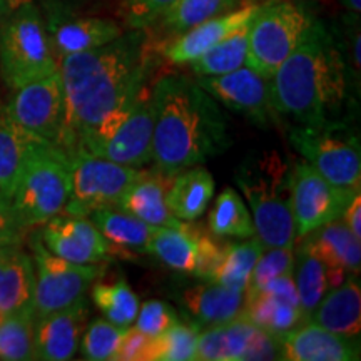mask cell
<instances>
[{"instance_id":"obj_1","label":"cell","mask_w":361,"mask_h":361,"mask_svg":"<svg viewBox=\"0 0 361 361\" xmlns=\"http://www.w3.org/2000/svg\"><path fill=\"white\" fill-rule=\"evenodd\" d=\"M154 52L146 30L130 29L109 44L59 61L66 99L62 149L67 154L78 151L90 130L154 75Z\"/></svg>"},{"instance_id":"obj_2","label":"cell","mask_w":361,"mask_h":361,"mask_svg":"<svg viewBox=\"0 0 361 361\" xmlns=\"http://www.w3.org/2000/svg\"><path fill=\"white\" fill-rule=\"evenodd\" d=\"M152 162L173 178L223 154L231 146L228 117L196 80L178 72L154 79Z\"/></svg>"},{"instance_id":"obj_3","label":"cell","mask_w":361,"mask_h":361,"mask_svg":"<svg viewBox=\"0 0 361 361\" xmlns=\"http://www.w3.org/2000/svg\"><path fill=\"white\" fill-rule=\"evenodd\" d=\"M269 89L278 114L296 126L345 119L346 64L323 24L313 20L301 44L269 79Z\"/></svg>"},{"instance_id":"obj_4","label":"cell","mask_w":361,"mask_h":361,"mask_svg":"<svg viewBox=\"0 0 361 361\" xmlns=\"http://www.w3.org/2000/svg\"><path fill=\"white\" fill-rule=\"evenodd\" d=\"M295 162L278 151L247 156L234 174L251 207L256 234L264 250L295 246L291 176Z\"/></svg>"},{"instance_id":"obj_5","label":"cell","mask_w":361,"mask_h":361,"mask_svg":"<svg viewBox=\"0 0 361 361\" xmlns=\"http://www.w3.org/2000/svg\"><path fill=\"white\" fill-rule=\"evenodd\" d=\"M154 79L149 78L129 102L102 119L79 142L78 151L135 169L152 162Z\"/></svg>"},{"instance_id":"obj_6","label":"cell","mask_w":361,"mask_h":361,"mask_svg":"<svg viewBox=\"0 0 361 361\" xmlns=\"http://www.w3.org/2000/svg\"><path fill=\"white\" fill-rule=\"evenodd\" d=\"M71 194V161L64 149L44 142L22 168L8 202L24 229L62 213Z\"/></svg>"},{"instance_id":"obj_7","label":"cell","mask_w":361,"mask_h":361,"mask_svg":"<svg viewBox=\"0 0 361 361\" xmlns=\"http://www.w3.org/2000/svg\"><path fill=\"white\" fill-rule=\"evenodd\" d=\"M59 71L42 17L34 4L8 8L0 20V75L11 89Z\"/></svg>"},{"instance_id":"obj_8","label":"cell","mask_w":361,"mask_h":361,"mask_svg":"<svg viewBox=\"0 0 361 361\" xmlns=\"http://www.w3.org/2000/svg\"><path fill=\"white\" fill-rule=\"evenodd\" d=\"M290 142L324 179L335 186L360 191V137L348 119H335L314 126H295Z\"/></svg>"},{"instance_id":"obj_9","label":"cell","mask_w":361,"mask_h":361,"mask_svg":"<svg viewBox=\"0 0 361 361\" xmlns=\"http://www.w3.org/2000/svg\"><path fill=\"white\" fill-rule=\"evenodd\" d=\"M311 24L308 11L291 0L261 4L247 25V66L271 79L301 44Z\"/></svg>"},{"instance_id":"obj_10","label":"cell","mask_w":361,"mask_h":361,"mask_svg":"<svg viewBox=\"0 0 361 361\" xmlns=\"http://www.w3.org/2000/svg\"><path fill=\"white\" fill-rule=\"evenodd\" d=\"M71 161V194L64 213L87 218L102 207H114L126 189L134 183L142 169L117 164L104 157L75 151Z\"/></svg>"},{"instance_id":"obj_11","label":"cell","mask_w":361,"mask_h":361,"mask_svg":"<svg viewBox=\"0 0 361 361\" xmlns=\"http://www.w3.org/2000/svg\"><path fill=\"white\" fill-rule=\"evenodd\" d=\"M34 296L32 314L42 318L84 298L85 291L104 274V266L75 264L52 255L44 246L39 233L32 239Z\"/></svg>"},{"instance_id":"obj_12","label":"cell","mask_w":361,"mask_h":361,"mask_svg":"<svg viewBox=\"0 0 361 361\" xmlns=\"http://www.w3.org/2000/svg\"><path fill=\"white\" fill-rule=\"evenodd\" d=\"M6 111L27 133L62 149L66 99L61 72L56 71L16 89Z\"/></svg>"},{"instance_id":"obj_13","label":"cell","mask_w":361,"mask_h":361,"mask_svg":"<svg viewBox=\"0 0 361 361\" xmlns=\"http://www.w3.org/2000/svg\"><path fill=\"white\" fill-rule=\"evenodd\" d=\"M360 191L335 186L306 161L295 162L291 176V214L296 239L319 226L343 218L351 197Z\"/></svg>"},{"instance_id":"obj_14","label":"cell","mask_w":361,"mask_h":361,"mask_svg":"<svg viewBox=\"0 0 361 361\" xmlns=\"http://www.w3.org/2000/svg\"><path fill=\"white\" fill-rule=\"evenodd\" d=\"M196 82L229 111L245 116L259 128L268 129L278 123L279 114L271 99L269 79L250 66L223 75L197 78Z\"/></svg>"},{"instance_id":"obj_15","label":"cell","mask_w":361,"mask_h":361,"mask_svg":"<svg viewBox=\"0 0 361 361\" xmlns=\"http://www.w3.org/2000/svg\"><path fill=\"white\" fill-rule=\"evenodd\" d=\"M44 246L59 258L75 264H99L114 258V250L96 224L82 216H54L39 233Z\"/></svg>"},{"instance_id":"obj_16","label":"cell","mask_w":361,"mask_h":361,"mask_svg":"<svg viewBox=\"0 0 361 361\" xmlns=\"http://www.w3.org/2000/svg\"><path fill=\"white\" fill-rule=\"evenodd\" d=\"M241 314H245L256 328L263 329L278 340L305 323L306 316L301 310L293 274L274 278L258 293H245V306Z\"/></svg>"},{"instance_id":"obj_17","label":"cell","mask_w":361,"mask_h":361,"mask_svg":"<svg viewBox=\"0 0 361 361\" xmlns=\"http://www.w3.org/2000/svg\"><path fill=\"white\" fill-rule=\"evenodd\" d=\"M259 6L261 4H250V6L236 8V11L219 13V16L201 22L173 39L164 40L161 44H151L154 45L156 52H159L161 57H164L169 64L189 66L207 49L250 24Z\"/></svg>"},{"instance_id":"obj_18","label":"cell","mask_w":361,"mask_h":361,"mask_svg":"<svg viewBox=\"0 0 361 361\" xmlns=\"http://www.w3.org/2000/svg\"><path fill=\"white\" fill-rule=\"evenodd\" d=\"M89 306L85 298L42 318L35 319L34 360L66 361L74 358L87 326Z\"/></svg>"},{"instance_id":"obj_19","label":"cell","mask_w":361,"mask_h":361,"mask_svg":"<svg viewBox=\"0 0 361 361\" xmlns=\"http://www.w3.org/2000/svg\"><path fill=\"white\" fill-rule=\"evenodd\" d=\"M279 360L353 361L360 360V336H343L318 324L301 323L279 338Z\"/></svg>"},{"instance_id":"obj_20","label":"cell","mask_w":361,"mask_h":361,"mask_svg":"<svg viewBox=\"0 0 361 361\" xmlns=\"http://www.w3.org/2000/svg\"><path fill=\"white\" fill-rule=\"evenodd\" d=\"M124 34V27L116 20L102 17H74L52 19L49 27V42L56 61L90 49L101 47ZM59 64V62H57Z\"/></svg>"},{"instance_id":"obj_21","label":"cell","mask_w":361,"mask_h":361,"mask_svg":"<svg viewBox=\"0 0 361 361\" xmlns=\"http://www.w3.org/2000/svg\"><path fill=\"white\" fill-rule=\"evenodd\" d=\"M173 178L156 169L142 171V174L121 196L117 207L147 224L179 226L183 221L176 218L166 204V191Z\"/></svg>"},{"instance_id":"obj_22","label":"cell","mask_w":361,"mask_h":361,"mask_svg":"<svg viewBox=\"0 0 361 361\" xmlns=\"http://www.w3.org/2000/svg\"><path fill=\"white\" fill-rule=\"evenodd\" d=\"M306 322L343 336H360L361 290L358 274H350L340 286L329 290Z\"/></svg>"},{"instance_id":"obj_23","label":"cell","mask_w":361,"mask_h":361,"mask_svg":"<svg viewBox=\"0 0 361 361\" xmlns=\"http://www.w3.org/2000/svg\"><path fill=\"white\" fill-rule=\"evenodd\" d=\"M300 239L301 243L298 246L314 252L328 264L345 269L346 274H360V239L350 231V228L341 218L319 226L314 231Z\"/></svg>"},{"instance_id":"obj_24","label":"cell","mask_w":361,"mask_h":361,"mask_svg":"<svg viewBox=\"0 0 361 361\" xmlns=\"http://www.w3.org/2000/svg\"><path fill=\"white\" fill-rule=\"evenodd\" d=\"M90 221L106 238L114 250V258H135L141 252H147L149 239L157 226L147 224L124 211L102 207L90 213Z\"/></svg>"},{"instance_id":"obj_25","label":"cell","mask_w":361,"mask_h":361,"mask_svg":"<svg viewBox=\"0 0 361 361\" xmlns=\"http://www.w3.org/2000/svg\"><path fill=\"white\" fill-rule=\"evenodd\" d=\"M258 328L245 314L231 322L207 326L197 335L196 360L202 361H241L246 360L252 338Z\"/></svg>"},{"instance_id":"obj_26","label":"cell","mask_w":361,"mask_h":361,"mask_svg":"<svg viewBox=\"0 0 361 361\" xmlns=\"http://www.w3.org/2000/svg\"><path fill=\"white\" fill-rule=\"evenodd\" d=\"M345 269L328 264L314 252L298 246L293 279H295L298 298H300L301 310H303L306 319H308L311 311L316 308V305L322 301V298L329 290L340 286L345 281Z\"/></svg>"},{"instance_id":"obj_27","label":"cell","mask_w":361,"mask_h":361,"mask_svg":"<svg viewBox=\"0 0 361 361\" xmlns=\"http://www.w3.org/2000/svg\"><path fill=\"white\" fill-rule=\"evenodd\" d=\"M214 194V179L204 168L183 169L171 179L166 204L176 218L192 223L201 218Z\"/></svg>"},{"instance_id":"obj_28","label":"cell","mask_w":361,"mask_h":361,"mask_svg":"<svg viewBox=\"0 0 361 361\" xmlns=\"http://www.w3.org/2000/svg\"><path fill=\"white\" fill-rule=\"evenodd\" d=\"M183 301L197 326H213L231 322L241 314L245 291L233 290L219 283H206L188 290L183 295Z\"/></svg>"},{"instance_id":"obj_29","label":"cell","mask_w":361,"mask_h":361,"mask_svg":"<svg viewBox=\"0 0 361 361\" xmlns=\"http://www.w3.org/2000/svg\"><path fill=\"white\" fill-rule=\"evenodd\" d=\"M34 259L16 246L0 256V311L6 316L32 311Z\"/></svg>"},{"instance_id":"obj_30","label":"cell","mask_w":361,"mask_h":361,"mask_svg":"<svg viewBox=\"0 0 361 361\" xmlns=\"http://www.w3.org/2000/svg\"><path fill=\"white\" fill-rule=\"evenodd\" d=\"M44 142L20 128L6 109L0 111V196L8 200L27 159Z\"/></svg>"},{"instance_id":"obj_31","label":"cell","mask_w":361,"mask_h":361,"mask_svg":"<svg viewBox=\"0 0 361 361\" xmlns=\"http://www.w3.org/2000/svg\"><path fill=\"white\" fill-rule=\"evenodd\" d=\"M197 226L186 221L179 226H157L149 239L147 252L171 269L192 274L197 255Z\"/></svg>"},{"instance_id":"obj_32","label":"cell","mask_w":361,"mask_h":361,"mask_svg":"<svg viewBox=\"0 0 361 361\" xmlns=\"http://www.w3.org/2000/svg\"><path fill=\"white\" fill-rule=\"evenodd\" d=\"M233 4L234 0H176L149 29H156L159 35V40L156 44H161L186 32L191 27L201 24L211 17L228 12Z\"/></svg>"},{"instance_id":"obj_33","label":"cell","mask_w":361,"mask_h":361,"mask_svg":"<svg viewBox=\"0 0 361 361\" xmlns=\"http://www.w3.org/2000/svg\"><path fill=\"white\" fill-rule=\"evenodd\" d=\"M94 305L107 322L119 328H129L139 311V298L123 276H99L92 283Z\"/></svg>"},{"instance_id":"obj_34","label":"cell","mask_w":361,"mask_h":361,"mask_svg":"<svg viewBox=\"0 0 361 361\" xmlns=\"http://www.w3.org/2000/svg\"><path fill=\"white\" fill-rule=\"evenodd\" d=\"M247 25L207 49L202 56L189 64L196 78L223 75L247 66Z\"/></svg>"},{"instance_id":"obj_35","label":"cell","mask_w":361,"mask_h":361,"mask_svg":"<svg viewBox=\"0 0 361 361\" xmlns=\"http://www.w3.org/2000/svg\"><path fill=\"white\" fill-rule=\"evenodd\" d=\"M209 231L218 238L250 239L256 236L252 216L243 197L233 188H226L209 213Z\"/></svg>"},{"instance_id":"obj_36","label":"cell","mask_w":361,"mask_h":361,"mask_svg":"<svg viewBox=\"0 0 361 361\" xmlns=\"http://www.w3.org/2000/svg\"><path fill=\"white\" fill-rule=\"evenodd\" d=\"M263 251L264 246L255 236L245 243H228L213 283L224 284L233 290L246 293L251 281L252 269H255Z\"/></svg>"},{"instance_id":"obj_37","label":"cell","mask_w":361,"mask_h":361,"mask_svg":"<svg viewBox=\"0 0 361 361\" xmlns=\"http://www.w3.org/2000/svg\"><path fill=\"white\" fill-rule=\"evenodd\" d=\"M34 326L35 318L30 310L7 316L0 323V360H34Z\"/></svg>"},{"instance_id":"obj_38","label":"cell","mask_w":361,"mask_h":361,"mask_svg":"<svg viewBox=\"0 0 361 361\" xmlns=\"http://www.w3.org/2000/svg\"><path fill=\"white\" fill-rule=\"evenodd\" d=\"M197 324L180 323L179 319L164 333L156 336L152 361H189L196 360Z\"/></svg>"},{"instance_id":"obj_39","label":"cell","mask_w":361,"mask_h":361,"mask_svg":"<svg viewBox=\"0 0 361 361\" xmlns=\"http://www.w3.org/2000/svg\"><path fill=\"white\" fill-rule=\"evenodd\" d=\"M126 328H119L107 319H94L85 326L80 338V353L85 360L106 361L114 358Z\"/></svg>"},{"instance_id":"obj_40","label":"cell","mask_w":361,"mask_h":361,"mask_svg":"<svg viewBox=\"0 0 361 361\" xmlns=\"http://www.w3.org/2000/svg\"><path fill=\"white\" fill-rule=\"evenodd\" d=\"M295 269V251L293 247H268V251L261 252L258 263L252 269L250 286L246 295H252L273 281L274 278L283 274H293Z\"/></svg>"},{"instance_id":"obj_41","label":"cell","mask_w":361,"mask_h":361,"mask_svg":"<svg viewBox=\"0 0 361 361\" xmlns=\"http://www.w3.org/2000/svg\"><path fill=\"white\" fill-rule=\"evenodd\" d=\"M176 0H123L121 16L133 30H147Z\"/></svg>"},{"instance_id":"obj_42","label":"cell","mask_w":361,"mask_h":361,"mask_svg":"<svg viewBox=\"0 0 361 361\" xmlns=\"http://www.w3.org/2000/svg\"><path fill=\"white\" fill-rule=\"evenodd\" d=\"M228 243H221V238L214 234L197 231V255L192 274L206 283H213L216 271L219 268L221 259Z\"/></svg>"},{"instance_id":"obj_43","label":"cell","mask_w":361,"mask_h":361,"mask_svg":"<svg viewBox=\"0 0 361 361\" xmlns=\"http://www.w3.org/2000/svg\"><path fill=\"white\" fill-rule=\"evenodd\" d=\"M135 328L149 336H159L166 329L178 322V314L171 305L161 300H149L144 303L135 316Z\"/></svg>"},{"instance_id":"obj_44","label":"cell","mask_w":361,"mask_h":361,"mask_svg":"<svg viewBox=\"0 0 361 361\" xmlns=\"http://www.w3.org/2000/svg\"><path fill=\"white\" fill-rule=\"evenodd\" d=\"M156 336H149L137 328H126L114 355L116 361H152L154 360Z\"/></svg>"},{"instance_id":"obj_45","label":"cell","mask_w":361,"mask_h":361,"mask_svg":"<svg viewBox=\"0 0 361 361\" xmlns=\"http://www.w3.org/2000/svg\"><path fill=\"white\" fill-rule=\"evenodd\" d=\"M22 228L7 197L0 196V245H20Z\"/></svg>"},{"instance_id":"obj_46","label":"cell","mask_w":361,"mask_h":361,"mask_svg":"<svg viewBox=\"0 0 361 361\" xmlns=\"http://www.w3.org/2000/svg\"><path fill=\"white\" fill-rule=\"evenodd\" d=\"M361 35L360 27L356 22V27H351L348 32V49H350V64H351V75L356 78V84L360 85V69H361Z\"/></svg>"},{"instance_id":"obj_47","label":"cell","mask_w":361,"mask_h":361,"mask_svg":"<svg viewBox=\"0 0 361 361\" xmlns=\"http://www.w3.org/2000/svg\"><path fill=\"white\" fill-rule=\"evenodd\" d=\"M343 221L350 228V231L355 234L356 238L361 239V196L360 192H356L351 201L346 206L345 213H343Z\"/></svg>"},{"instance_id":"obj_48","label":"cell","mask_w":361,"mask_h":361,"mask_svg":"<svg viewBox=\"0 0 361 361\" xmlns=\"http://www.w3.org/2000/svg\"><path fill=\"white\" fill-rule=\"evenodd\" d=\"M341 6L348 11L351 16H360L361 0H341Z\"/></svg>"},{"instance_id":"obj_49","label":"cell","mask_w":361,"mask_h":361,"mask_svg":"<svg viewBox=\"0 0 361 361\" xmlns=\"http://www.w3.org/2000/svg\"><path fill=\"white\" fill-rule=\"evenodd\" d=\"M8 0H0V20H2V17L6 16L7 11H8Z\"/></svg>"},{"instance_id":"obj_50","label":"cell","mask_w":361,"mask_h":361,"mask_svg":"<svg viewBox=\"0 0 361 361\" xmlns=\"http://www.w3.org/2000/svg\"><path fill=\"white\" fill-rule=\"evenodd\" d=\"M6 318H7V316H6V314H4V313H2V311H0V323H2V322H4V319H6Z\"/></svg>"}]
</instances>
